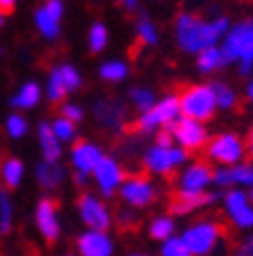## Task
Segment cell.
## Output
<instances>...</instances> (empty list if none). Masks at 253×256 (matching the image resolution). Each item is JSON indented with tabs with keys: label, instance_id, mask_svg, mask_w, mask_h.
<instances>
[{
	"label": "cell",
	"instance_id": "cell-1",
	"mask_svg": "<svg viewBox=\"0 0 253 256\" xmlns=\"http://www.w3.org/2000/svg\"><path fill=\"white\" fill-rule=\"evenodd\" d=\"M226 30V21L217 18L215 23H203L192 14H183L178 18V42L190 53H203L219 39V34Z\"/></svg>",
	"mask_w": 253,
	"mask_h": 256
},
{
	"label": "cell",
	"instance_id": "cell-2",
	"mask_svg": "<svg viewBox=\"0 0 253 256\" xmlns=\"http://www.w3.org/2000/svg\"><path fill=\"white\" fill-rule=\"evenodd\" d=\"M176 98H178V110L185 114V119L192 122H208L215 114V94L210 87L206 85H178L176 90Z\"/></svg>",
	"mask_w": 253,
	"mask_h": 256
},
{
	"label": "cell",
	"instance_id": "cell-3",
	"mask_svg": "<svg viewBox=\"0 0 253 256\" xmlns=\"http://www.w3.org/2000/svg\"><path fill=\"white\" fill-rule=\"evenodd\" d=\"M231 236V226L224 220H219L217 215H212V220H199L196 224H192L190 229L185 231V247L190 250V254H208L215 247L219 236Z\"/></svg>",
	"mask_w": 253,
	"mask_h": 256
},
{
	"label": "cell",
	"instance_id": "cell-4",
	"mask_svg": "<svg viewBox=\"0 0 253 256\" xmlns=\"http://www.w3.org/2000/svg\"><path fill=\"white\" fill-rule=\"evenodd\" d=\"M185 160V151L180 149H162V146H151V149L146 151V156H144V165L148 167V170L153 172H160V174H164L171 181V178H176V172L174 167L180 165Z\"/></svg>",
	"mask_w": 253,
	"mask_h": 256
},
{
	"label": "cell",
	"instance_id": "cell-5",
	"mask_svg": "<svg viewBox=\"0 0 253 256\" xmlns=\"http://www.w3.org/2000/svg\"><path fill=\"white\" fill-rule=\"evenodd\" d=\"M167 128L171 130L174 140H178L183 146H187L190 151H199L206 146L208 142V133L206 128L201 126L199 122H192V119H178V122L167 124Z\"/></svg>",
	"mask_w": 253,
	"mask_h": 256
},
{
	"label": "cell",
	"instance_id": "cell-6",
	"mask_svg": "<svg viewBox=\"0 0 253 256\" xmlns=\"http://www.w3.org/2000/svg\"><path fill=\"white\" fill-rule=\"evenodd\" d=\"M215 199H217L215 192H185V190H174V192H169L167 206H169V213H171V215H183V213H190V210H194V208L203 206V204L215 202Z\"/></svg>",
	"mask_w": 253,
	"mask_h": 256
},
{
	"label": "cell",
	"instance_id": "cell-7",
	"mask_svg": "<svg viewBox=\"0 0 253 256\" xmlns=\"http://www.w3.org/2000/svg\"><path fill=\"white\" fill-rule=\"evenodd\" d=\"M78 210L82 215V220L91 226V231H103L110 226V213H107V208L98 202V199L89 197V194H80L78 199Z\"/></svg>",
	"mask_w": 253,
	"mask_h": 256
},
{
	"label": "cell",
	"instance_id": "cell-8",
	"mask_svg": "<svg viewBox=\"0 0 253 256\" xmlns=\"http://www.w3.org/2000/svg\"><path fill=\"white\" fill-rule=\"evenodd\" d=\"M121 197L132 206H146V204H151L155 199V192L151 188V183H148L146 174H132L128 176L126 186L121 188Z\"/></svg>",
	"mask_w": 253,
	"mask_h": 256
},
{
	"label": "cell",
	"instance_id": "cell-9",
	"mask_svg": "<svg viewBox=\"0 0 253 256\" xmlns=\"http://www.w3.org/2000/svg\"><path fill=\"white\" fill-rule=\"evenodd\" d=\"M37 224L41 229L43 238L48 240V245H53L59 236V224H57V199L55 197H43L37 206Z\"/></svg>",
	"mask_w": 253,
	"mask_h": 256
},
{
	"label": "cell",
	"instance_id": "cell-10",
	"mask_svg": "<svg viewBox=\"0 0 253 256\" xmlns=\"http://www.w3.org/2000/svg\"><path fill=\"white\" fill-rule=\"evenodd\" d=\"M94 117L105 128H123L126 124V108L116 98H100L94 103Z\"/></svg>",
	"mask_w": 253,
	"mask_h": 256
},
{
	"label": "cell",
	"instance_id": "cell-11",
	"mask_svg": "<svg viewBox=\"0 0 253 256\" xmlns=\"http://www.w3.org/2000/svg\"><path fill=\"white\" fill-rule=\"evenodd\" d=\"M208 154L217 162H238L242 156V144L235 135H219L208 144Z\"/></svg>",
	"mask_w": 253,
	"mask_h": 256
},
{
	"label": "cell",
	"instance_id": "cell-12",
	"mask_svg": "<svg viewBox=\"0 0 253 256\" xmlns=\"http://www.w3.org/2000/svg\"><path fill=\"white\" fill-rule=\"evenodd\" d=\"M212 176H215V170H212L210 162L208 160H199V162H194L190 170L180 176V190L201 192V188L212 181Z\"/></svg>",
	"mask_w": 253,
	"mask_h": 256
},
{
	"label": "cell",
	"instance_id": "cell-13",
	"mask_svg": "<svg viewBox=\"0 0 253 256\" xmlns=\"http://www.w3.org/2000/svg\"><path fill=\"white\" fill-rule=\"evenodd\" d=\"M251 32H253V21H249V23L238 26L231 34H228L224 48L219 50V55H222V64H231V62H235V60H240L242 46H244V42H247V37L251 34Z\"/></svg>",
	"mask_w": 253,
	"mask_h": 256
},
{
	"label": "cell",
	"instance_id": "cell-14",
	"mask_svg": "<svg viewBox=\"0 0 253 256\" xmlns=\"http://www.w3.org/2000/svg\"><path fill=\"white\" fill-rule=\"evenodd\" d=\"M123 176L126 174H123L121 167L116 165L112 158H103L96 165V178H98V186L105 197H112V190H114V186L121 181Z\"/></svg>",
	"mask_w": 253,
	"mask_h": 256
},
{
	"label": "cell",
	"instance_id": "cell-15",
	"mask_svg": "<svg viewBox=\"0 0 253 256\" xmlns=\"http://www.w3.org/2000/svg\"><path fill=\"white\" fill-rule=\"evenodd\" d=\"M78 252L82 256H110L112 242L105 234L89 231V234H84L78 238Z\"/></svg>",
	"mask_w": 253,
	"mask_h": 256
},
{
	"label": "cell",
	"instance_id": "cell-16",
	"mask_svg": "<svg viewBox=\"0 0 253 256\" xmlns=\"http://www.w3.org/2000/svg\"><path fill=\"white\" fill-rule=\"evenodd\" d=\"M100 160H103V156H100V151L96 149V146L87 144L84 140H75V144H73V165L78 167V172H82V174L84 172H94Z\"/></svg>",
	"mask_w": 253,
	"mask_h": 256
},
{
	"label": "cell",
	"instance_id": "cell-17",
	"mask_svg": "<svg viewBox=\"0 0 253 256\" xmlns=\"http://www.w3.org/2000/svg\"><path fill=\"white\" fill-rule=\"evenodd\" d=\"M226 206H228V213L235 220V224H240V226H253V210L249 208L244 192H228Z\"/></svg>",
	"mask_w": 253,
	"mask_h": 256
},
{
	"label": "cell",
	"instance_id": "cell-18",
	"mask_svg": "<svg viewBox=\"0 0 253 256\" xmlns=\"http://www.w3.org/2000/svg\"><path fill=\"white\" fill-rule=\"evenodd\" d=\"M212 181L228 186V183H253V167L251 165H240L231 167V170H219L215 172Z\"/></svg>",
	"mask_w": 253,
	"mask_h": 256
},
{
	"label": "cell",
	"instance_id": "cell-19",
	"mask_svg": "<svg viewBox=\"0 0 253 256\" xmlns=\"http://www.w3.org/2000/svg\"><path fill=\"white\" fill-rule=\"evenodd\" d=\"M64 170L57 165V162H39L37 165V181L43 190H53L62 183Z\"/></svg>",
	"mask_w": 253,
	"mask_h": 256
},
{
	"label": "cell",
	"instance_id": "cell-20",
	"mask_svg": "<svg viewBox=\"0 0 253 256\" xmlns=\"http://www.w3.org/2000/svg\"><path fill=\"white\" fill-rule=\"evenodd\" d=\"M39 140H41V149H43V158L46 162H57L59 158V144L55 138L53 128L48 124H39Z\"/></svg>",
	"mask_w": 253,
	"mask_h": 256
},
{
	"label": "cell",
	"instance_id": "cell-21",
	"mask_svg": "<svg viewBox=\"0 0 253 256\" xmlns=\"http://www.w3.org/2000/svg\"><path fill=\"white\" fill-rule=\"evenodd\" d=\"M37 101H39V87L34 85V82H27V85L11 98V106L14 108H32Z\"/></svg>",
	"mask_w": 253,
	"mask_h": 256
},
{
	"label": "cell",
	"instance_id": "cell-22",
	"mask_svg": "<svg viewBox=\"0 0 253 256\" xmlns=\"http://www.w3.org/2000/svg\"><path fill=\"white\" fill-rule=\"evenodd\" d=\"M21 176H23V162L16 158H9L2 167V178H5L7 188H16L21 183Z\"/></svg>",
	"mask_w": 253,
	"mask_h": 256
},
{
	"label": "cell",
	"instance_id": "cell-23",
	"mask_svg": "<svg viewBox=\"0 0 253 256\" xmlns=\"http://www.w3.org/2000/svg\"><path fill=\"white\" fill-rule=\"evenodd\" d=\"M11 229V202L5 190H0V236L9 234Z\"/></svg>",
	"mask_w": 253,
	"mask_h": 256
},
{
	"label": "cell",
	"instance_id": "cell-24",
	"mask_svg": "<svg viewBox=\"0 0 253 256\" xmlns=\"http://www.w3.org/2000/svg\"><path fill=\"white\" fill-rule=\"evenodd\" d=\"M48 94H50V103H53V106H59V103L64 101V96H66V87H64L62 76H59V71H57V69H55V71H53V76H50Z\"/></svg>",
	"mask_w": 253,
	"mask_h": 256
},
{
	"label": "cell",
	"instance_id": "cell-25",
	"mask_svg": "<svg viewBox=\"0 0 253 256\" xmlns=\"http://www.w3.org/2000/svg\"><path fill=\"white\" fill-rule=\"evenodd\" d=\"M217 66H222V55L217 48H208L199 55V69L201 71H215Z\"/></svg>",
	"mask_w": 253,
	"mask_h": 256
},
{
	"label": "cell",
	"instance_id": "cell-26",
	"mask_svg": "<svg viewBox=\"0 0 253 256\" xmlns=\"http://www.w3.org/2000/svg\"><path fill=\"white\" fill-rule=\"evenodd\" d=\"M210 90H212V94H215V101L219 103L222 108H233L235 103H238V98H235L233 90H228V87L222 85V82H215Z\"/></svg>",
	"mask_w": 253,
	"mask_h": 256
},
{
	"label": "cell",
	"instance_id": "cell-27",
	"mask_svg": "<svg viewBox=\"0 0 253 256\" xmlns=\"http://www.w3.org/2000/svg\"><path fill=\"white\" fill-rule=\"evenodd\" d=\"M37 26H39V30H41L46 37H57L59 34V21L50 18V16L46 14V10L37 12Z\"/></svg>",
	"mask_w": 253,
	"mask_h": 256
},
{
	"label": "cell",
	"instance_id": "cell-28",
	"mask_svg": "<svg viewBox=\"0 0 253 256\" xmlns=\"http://www.w3.org/2000/svg\"><path fill=\"white\" fill-rule=\"evenodd\" d=\"M171 231H174V220L171 218H158L153 224H151V236L158 240H169V236H171Z\"/></svg>",
	"mask_w": 253,
	"mask_h": 256
},
{
	"label": "cell",
	"instance_id": "cell-29",
	"mask_svg": "<svg viewBox=\"0 0 253 256\" xmlns=\"http://www.w3.org/2000/svg\"><path fill=\"white\" fill-rule=\"evenodd\" d=\"M130 98L132 103L139 108V110H151L153 108V94L148 90H142V87H135V90H130Z\"/></svg>",
	"mask_w": 253,
	"mask_h": 256
},
{
	"label": "cell",
	"instance_id": "cell-30",
	"mask_svg": "<svg viewBox=\"0 0 253 256\" xmlns=\"http://www.w3.org/2000/svg\"><path fill=\"white\" fill-rule=\"evenodd\" d=\"M126 74H128V69H126V64H121V62H107L100 69V76L105 80H121V78H126Z\"/></svg>",
	"mask_w": 253,
	"mask_h": 256
},
{
	"label": "cell",
	"instance_id": "cell-31",
	"mask_svg": "<svg viewBox=\"0 0 253 256\" xmlns=\"http://www.w3.org/2000/svg\"><path fill=\"white\" fill-rule=\"evenodd\" d=\"M137 32H139V42H142V44H155V39H158L153 23L148 21L146 16H142V18H139V23H137Z\"/></svg>",
	"mask_w": 253,
	"mask_h": 256
},
{
	"label": "cell",
	"instance_id": "cell-32",
	"mask_svg": "<svg viewBox=\"0 0 253 256\" xmlns=\"http://www.w3.org/2000/svg\"><path fill=\"white\" fill-rule=\"evenodd\" d=\"M107 44V30L103 26H94L89 32V46L94 53H98V50H103Z\"/></svg>",
	"mask_w": 253,
	"mask_h": 256
},
{
	"label": "cell",
	"instance_id": "cell-33",
	"mask_svg": "<svg viewBox=\"0 0 253 256\" xmlns=\"http://www.w3.org/2000/svg\"><path fill=\"white\" fill-rule=\"evenodd\" d=\"M162 254L164 256H192L190 250L185 247V242L180 238H169L162 247Z\"/></svg>",
	"mask_w": 253,
	"mask_h": 256
},
{
	"label": "cell",
	"instance_id": "cell-34",
	"mask_svg": "<svg viewBox=\"0 0 253 256\" xmlns=\"http://www.w3.org/2000/svg\"><path fill=\"white\" fill-rule=\"evenodd\" d=\"M59 76H62V82L64 87H66V92L69 90H78L80 87V74L73 69V66H62V69H57Z\"/></svg>",
	"mask_w": 253,
	"mask_h": 256
},
{
	"label": "cell",
	"instance_id": "cell-35",
	"mask_svg": "<svg viewBox=\"0 0 253 256\" xmlns=\"http://www.w3.org/2000/svg\"><path fill=\"white\" fill-rule=\"evenodd\" d=\"M50 128H53L55 138L71 140V138H73V130H75V124H71V122H66V119H64V117H59L57 122H55Z\"/></svg>",
	"mask_w": 253,
	"mask_h": 256
},
{
	"label": "cell",
	"instance_id": "cell-36",
	"mask_svg": "<svg viewBox=\"0 0 253 256\" xmlns=\"http://www.w3.org/2000/svg\"><path fill=\"white\" fill-rule=\"evenodd\" d=\"M25 128H27L25 119L18 117V114H11V117L7 119V130H9L11 138H21V135L25 133Z\"/></svg>",
	"mask_w": 253,
	"mask_h": 256
},
{
	"label": "cell",
	"instance_id": "cell-37",
	"mask_svg": "<svg viewBox=\"0 0 253 256\" xmlns=\"http://www.w3.org/2000/svg\"><path fill=\"white\" fill-rule=\"evenodd\" d=\"M119 229L135 231L137 229V215H130V213H126V210H121V213H119Z\"/></svg>",
	"mask_w": 253,
	"mask_h": 256
},
{
	"label": "cell",
	"instance_id": "cell-38",
	"mask_svg": "<svg viewBox=\"0 0 253 256\" xmlns=\"http://www.w3.org/2000/svg\"><path fill=\"white\" fill-rule=\"evenodd\" d=\"M62 117L66 119V122L75 124V122H80V119H82V110H80L78 106H64L62 108Z\"/></svg>",
	"mask_w": 253,
	"mask_h": 256
},
{
	"label": "cell",
	"instance_id": "cell-39",
	"mask_svg": "<svg viewBox=\"0 0 253 256\" xmlns=\"http://www.w3.org/2000/svg\"><path fill=\"white\" fill-rule=\"evenodd\" d=\"M158 146H162V149H171L174 146V135H171V130L167 126H162V130L158 133Z\"/></svg>",
	"mask_w": 253,
	"mask_h": 256
},
{
	"label": "cell",
	"instance_id": "cell-40",
	"mask_svg": "<svg viewBox=\"0 0 253 256\" xmlns=\"http://www.w3.org/2000/svg\"><path fill=\"white\" fill-rule=\"evenodd\" d=\"M43 10H46V14L50 16V18L59 21V16H62V0H48V5L43 7Z\"/></svg>",
	"mask_w": 253,
	"mask_h": 256
},
{
	"label": "cell",
	"instance_id": "cell-41",
	"mask_svg": "<svg viewBox=\"0 0 253 256\" xmlns=\"http://www.w3.org/2000/svg\"><path fill=\"white\" fill-rule=\"evenodd\" d=\"M235 256H253V236H251V238H247L242 245L238 247Z\"/></svg>",
	"mask_w": 253,
	"mask_h": 256
},
{
	"label": "cell",
	"instance_id": "cell-42",
	"mask_svg": "<svg viewBox=\"0 0 253 256\" xmlns=\"http://www.w3.org/2000/svg\"><path fill=\"white\" fill-rule=\"evenodd\" d=\"M16 7V0H0V16L5 18V16H9L11 12H14Z\"/></svg>",
	"mask_w": 253,
	"mask_h": 256
},
{
	"label": "cell",
	"instance_id": "cell-43",
	"mask_svg": "<svg viewBox=\"0 0 253 256\" xmlns=\"http://www.w3.org/2000/svg\"><path fill=\"white\" fill-rule=\"evenodd\" d=\"M73 181L78 183V186H84V174L82 172H75V176H73Z\"/></svg>",
	"mask_w": 253,
	"mask_h": 256
},
{
	"label": "cell",
	"instance_id": "cell-44",
	"mask_svg": "<svg viewBox=\"0 0 253 256\" xmlns=\"http://www.w3.org/2000/svg\"><path fill=\"white\" fill-rule=\"evenodd\" d=\"M123 2H126L128 12H135V7H137V0H123Z\"/></svg>",
	"mask_w": 253,
	"mask_h": 256
},
{
	"label": "cell",
	"instance_id": "cell-45",
	"mask_svg": "<svg viewBox=\"0 0 253 256\" xmlns=\"http://www.w3.org/2000/svg\"><path fill=\"white\" fill-rule=\"evenodd\" d=\"M249 158L253 160V130H251V135H249Z\"/></svg>",
	"mask_w": 253,
	"mask_h": 256
},
{
	"label": "cell",
	"instance_id": "cell-46",
	"mask_svg": "<svg viewBox=\"0 0 253 256\" xmlns=\"http://www.w3.org/2000/svg\"><path fill=\"white\" fill-rule=\"evenodd\" d=\"M249 96H251V101H253V82H251V87H249Z\"/></svg>",
	"mask_w": 253,
	"mask_h": 256
},
{
	"label": "cell",
	"instance_id": "cell-47",
	"mask_svg": "<svg viewBox=\"0 0 253 256\" xmlns=\"http://www.w3.org/2000/svg\"><path fill=\"white\" fill-rule=\"evenodd\" d=\"M2 21H5V18H2V16H0V26H2Z\"/></svg>",
	"mask_w": 253,
	"mask_h": 256
},
{
	"label": "cell",
	"instance_id": "cell-48",
	"mask_svg": "<svg viewBox=\"0 0 253 256\" xmlns=\"http://www.w3.org/2000/svg\"><path fill=\"white\" fill-rule=\"evenodd\" d=\"M66 256H73V254H66Z\"/></svg>",
	"mask_w": 253,
	"mask_h": 256
},
{
	"label": "cell",
	"instance_id": "cell-49",
	"mask_svg": "<svg viewBox=\"0 0 253 256\" xmlns=\"http://www.w3.org/2000/svg\"><path fill=\"white\" fill-rule=\"evenodd\" d=\"M251 199H253V192H251Z\"/></svg>",
	"mask_w": 253,
	"mask_h": 256
},
{
	"label": "cell",
	"instance_id": "cell-50",
	"mask_svg": "<svg viewBox=\"0 0 253 256\" xmlns=\"http://www.w3.org/2000/svg\"><path fill=\"white\" fill-rule=\"evenodd\" d=\"M0 158H2V156H0Z\"/></svg>",
	"mask_w": 253,
	"mask_h": 256
}]
</instances>
